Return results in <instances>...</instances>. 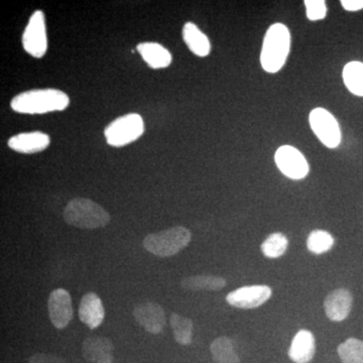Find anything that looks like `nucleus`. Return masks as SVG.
Here are the masks:
<instances>
[{"label":"nucleus","instance_id":"obj_28","mask_svg":"<svg viewBox=\"0 0 363 363\" xmlns=\"http://www.w3.org/2000/svg\"><path fill=\"white\" fill-rule=\"evenodd\" d=\"M341 6L347 11H358L363 9V0H342Z\"/></svg>","mask_w":363,"mask_h":363},{"label":"nucleus","instance_id":"obj_11","mask_svg":"<svg viewBox=\"0 0 363 363\" xmlns=\"http://www.w3.org/2000/svg\"><path fill=\"white\" fill-rule=\"evenodd\" d=\"M133 317L145 331L152 334L161 333L166 326V315L157 303L147 302L136 306Z\"/></svg>","mask_w":363,"mask_h":363},{"label":"nucleus","instance_id":"obj_10","mask_svg":"<svg viewBox=\"0 0 363 363\" xmlns=\"http://www.w3.org/2000/svg\"><path fill=\"white\" fill-rule=\"evenodd\" d=\"M50 320L55 328L63 330L73 319V306L70 294L65 289L52 291L48 300Z\"/></svg>","mask_w":363,"mask_h":363},{"label":"nucleus","instance_id":"obj_2","mask_svg":"<svg viewBox=\"0 0 363 363\" xmlns=\"http://www.w3.org/2000/svg\"><path fill=\"white\" fill-rule=\"evenodd\" d=\"M291 47L290 30L283 23L269 26L262 42L260 64L267 73H277L285 65Z\"/></svg>","mask_w":363,"mask_h":363},{"label":"nucleus","instance_id":"obj_17","mask_svg":"<svg viewBox=\"0 0 363 363\" xmlns=\"http://www.w3.org/2000/svg\"><path fill=\"white\" fill-rule=\"evenodd\" d=\"M136 49L152 69H164L171 65V52L157 43H143Z\"/></svg>","mask_w":363,"mask_h":363},{"label":"nucleus","instance_id":"obj_14","mask_svg":"<svg viewBox=\"0 0 363 363\" xmlns=\"http://www.w3.org/2000/svg\"><path fill=\"white\" fill-rule=\"evenodd\" d=\"M113 351L111 339L102 336H91L83 343V357L88 363H113Z\"/></svg>","mask_w":363,"mask_h":363},{"label":"nucleus","instance_id":"obj_23","mask_svg":"<svg viewBox=\"0 0 363 363\" xmlns=\"http://www.w3.org/2000/svg\"><path fill=\"white\" fill-rule=\"evenodd\" d=\"M337 352L342 363H363V341L348 338L339 344Z\"/></svg>","mask_w":363,"mask_h":363},{"label":"nucleus","instance_id":"obj_27","mask_svg":"<svg viewBox=\"0 0 363 363\" xmlns=\"http://www.w3.org/2000/svg\"><path fill=\"white\" fill-rule=\"evenodd\" d=\"M28 363H68L65 358L49 354V353H35L28 358Z\"/></svg>","mask_w":363,"mask_h":363},{"label":"nucleus","instance_id":"obj_20","mask_svg":"<svg viewBox=\"0 0 363 363\" xmlns=\"http://www.w3.org/2000/svg\"><path fill=\"white\" fill-rule=\"evenodd\" d=\"M214 363H240L233 341L226 336L215 339L210 346Z\"/></svg>","mask_w":363,"mask_h":363},{"label":"nucleus","instance_id":"obj_12","mask_svg":"<svg viewBox=\"0 0 363 363\" xmlns=\"http://www.w3.org/2000/svg\"><path fill=\"white\" fill-rule=\"evenodd\" d=\"M353 296L347 289L332 291L324 301L325 314L329 320L341 322L350 316L352 309Z\"/></svg>","mask_w":363,"mask_h":363},{"label":"nucleus","instance_id":"obj_5","mask_svg":"<svg viewBox=\"0 0 363 363\" xmlns=\"http://www.w3.org/2000/svg\"><path fill=\"white\" fill-rule=\"evenodd\" d=\"M145 123L138 113L126 114L112 121L105 128L104 135L109 145L121 147L135 142L143 135Z\"/></svg>","mask_w":363,"mask_h":363},{"label":"nucleus","instance_id":"obj_16","mask_svg":"<svg viewBox=\"0 0 363 363\" xmlns=\"http://www.w3.org/2000/svg\"><path fill=\"white\" fill-rule=\"evenodd\" d=\"M316 352V342L311 331L300 330L289 348L288 354L295 363H309Z\"/></svg>","mask_w":363,"mask_h":363},{"label":"nucleus","instance_id":"obj_8","mask_svg":"<svg viewBox=\"0 0 363 363\" xmlns=\"http://www.w3.org/2000/svg\"><path fill=\"white\" fill-rule=\"evenodd\" d=\"M274 161L279 171L288 178L301 180L309 174V164L300 150L291 145L279 147Z\"/></svg>","mask_w":363,"mask_h":363},{"label":"nucleus","instance_id":"obj_9","mask_svg":"<svg viewBox=\"0 0 363 363\" xmlns=\"http://www.w3.org/2000/svg\"><path fill=\"white\" fill-rule=\"evenodd\" d=\"M272 294V289L269 286H241L226 296V302L238 309H255L267 302Z\"/></svg>","mask_w":363,"mask_h":363},{"label":"nucleus","instance_id":"obj_15","mask_svg":"<svg viewBox=\"0 0 363 363\" xmlns=\"http://www.w3.org/2000/svg\"><path fill=\"white\" fill-rule=\"evenodd\" d=\"M104 307L97 294L91 292L83 296L79 306V318L90 329H96L104 322Z\"/></svg>","mask_w":363,"mask_h":363},{"label":"nucleus","instance_id":"obj_1","mask_svg":"<svg viewBox=\"0 0 363 363\" xmlns=\"http://www.w3.org/2000/svg\"><path fill=\"white\" fill-rule=\"evenodd\" d=\"M70 104L68 95L58 89H35L26 91L11 100L14 111L23 114H45L63 111Z\"/></svg>","mask_w":363,"mask_h":363},{"label":"nucleus","instance_id":"obj_24","mask_svg":"<svg viewBox=\"0 0 363 363\" xmlns=\"http://www.w3.org/2000/svg\"><path fill=\"white\" fill-rule=\"evenodd\" d=\"M288 247L289 240L285 234L274 233L262 242V252L269 259H278L286 252Z\"/></svg>","mask_w":363,"mask_h":363},{"label":"nucleus","instance_id":"obj_3","mask_svg":"<svg viewBox=\"0 0 363 363\" xmlns=\"http://www.w3.org/2000/svg\"><path fill=\"white\" fill-rule=\"evenodd\" d=\"M64 220L69 225L80 229H96L111 222V215L96 202L87 198H74L63 212Z\"/></svg>","mask_w":363,"mask_h":363},{"label":"nucleus","instance_id":"obj_22","mask_svg":"<svg viewBox=\"0 0 363 363\" xmlns=\"http://www.w3.org/2000/svg\"><path fill=\"white\" fill-rule=\"evenodd\" d=\"M174 337L181 345H190L193 338V322L189 318L182 317L173 313L169 319Z\"/></svg>","mask_w":363,"mask_h":363},{"label":"nucleus","instance_id":"obj_26","mask_svg":"<svg viewBox=\"0 0 363 363\" xmlns=\"http://www.w3.org/2000/svg\"><path fill=\"white\" fill-rule=\"evenodd\" d=\"M306 13L310 21H321L327 14L326 2L324 0H305Z\"/></svg>","mask_w":363,"mask_h":363},{"label":"nucleus","instance_id":"obj_21","mask_svg":"<svg viewBox=\"0 0 363 363\" xmlns=\"http://www.w3.org/2000/svg\"><path fill=\"white\" fill-rule=\"evenodd\" d=\"M343 81L352 94L363 96V63L353 61L343 69Z\"/></svg>","mask_w":363,"mask_h":363},{"label":"nucleus","instance_id":"obj_6","mask_svg":"<svg viewBox=\"0 0 363 363\" xmlns=\"http://www.w3.org/2000/svg\"><path fill=\"white\" fill-rule=\"evenodd\" d=\"M21 42L25 51L33 58L40 59L45 56L48 50V38L45 14L42 11H35L30 16Z\"/></svg>","mask_w":363,"mask_h":363},{"label":"nucleus","instance_id":"obj_13","mask_svg":"<svg viewBox=\"0 0 363 363\" xmlns=\"http://www.w3.org/2000/svg\"><path fill=\"white\" fill-rule=\"evenodd\" d=\"M51 143V138L45 133L33 131L23 133L9 138L7 145L14 152L21 154H35L47 149Z\"/></svg>","mask_w":363,"mask_h":363},{"label":"nucleus","instance_id":"obj_18","mask_svg":"<svg viewBox=\"0 0 363 363\" xmlns=\"http://www.w3.org/2000/svg\"><path fill=\"white\" fill-rule=\"evenodd\" d=\"M183 40L189 50L198 57H206L211 51L207 35L195 23H186L183 28Z\"/></svg>","mask_w":363,"mask_h":363},{"label":"nucleus","instance_id":"obj_19","mask_svg":"<svg viewBox=\"0 0 363 363\" xmlns=\"http://www.w3.org/2000/svg\"><path fill=\"white\" fill-rule=\"evenodd\" d=\"M182 288L185 290L199 292V291H220L226 286V279L217 276H193L182 279Z\"/></svg>","mask_w":363,"mask_h":363},{"label":"nucleus","instance_id":"obj_4","mask_svg":"<svg viewBox=\"0 0 363 363\" xmlns=\"http://www.w3.org/2000/svg\"><path fill=\"white\" fill-rule=\"evenodd\" d=\"M191 238L192 234L189 229L183 226H175L161 233L149 234L145 236L143 245L147 252L157 257H169L187 247Z\"/></svg>","mask_w":363,"mask_h":363},{"label":"nucleus","instance_id":"obj_25","mask_svg":"<svg viewBox=\"0 0 363 363\" xmlns=\"http://www.w3.org/2000/svg\"><path fill=\"white\" fill-rule=\"evenodd\" d=\"M334 245V238L330 233L320 229L310 233L307 238V247L314 255L329 252Z\"/></svg>","mask_w":363,"mask_h":363},{"label":"nucleus","instance_id":"obj_7","mask_svg":"<svg viewBox=\"0 0 363 363\" xmlns=\"http://www.w3.org/2000/svg\"><path fill=\"white\" fill-rule=\"evenodd\" d=\"M310 125L320 142L329 149H335L341 143V131L337 121L326 109L318 107L309 116Z\"/></svg>","mask_w":363,"mask_h":363}]
</instances>
